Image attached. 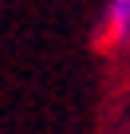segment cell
I'll return each instance as SVG.
<instances>
[{
	"label": "cell",
	"instance_id": "cell-1",
	"mask_svg": "<svg viewBox=\"0 0 130 134\" xmlns=\"http://www.w3.org/2000/svg\"><path fill=\"white\" fill-rule=\"evenodd\" d=\"M106 36L110 40L130 36V0H110L106 4Z\"/></svg>",
	"mask_w": 130,
	"mask_h": 134
}]
</instances>
